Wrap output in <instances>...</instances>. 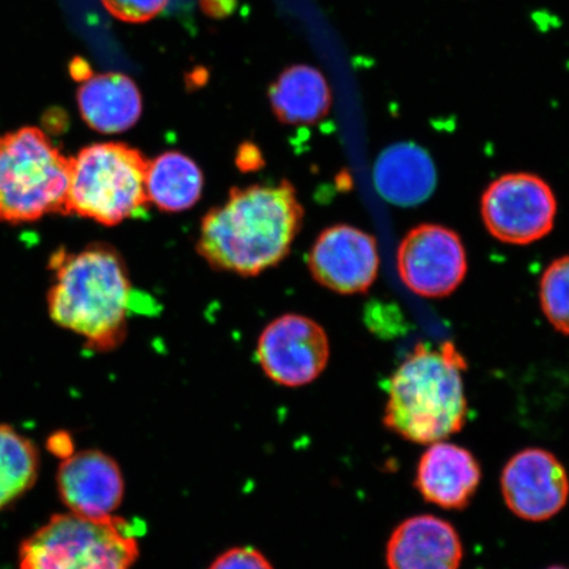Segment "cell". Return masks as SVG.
Masks as SVG:
<instances>
[{"label":"cell","mask_w":569,"mask_h":569,"mask_svg":"<svg viewBox=\"0 0 569 569\" xmlns=\"http://www.w3.org/2000/svg\"><path fill=\"white\" fill-rule=\"evenodd\" d=\"M303 208L289 181L234 188L202 219L198 252L212 268L258 276L290 252Z\"/></svg>","instance_id":"1"},{"label":"cell","mask_w":569,"mask_h":569,"mask_svg":"<svg viewBox=\"0 0 569 569\" xmlns=\"http://www.w3.org/2000/svg\"><path fill=\"white\" fill-rule=\"evenodd\" d=\"M49 315L57 326L87 340L92 351H110L127 336L132 288L120 254L109 246L56 253Z\"/></svg>","instance_id":"2"},{"label":"cell","mask_w":569,"mask_h":569,"mask_svg":"<svg viewBox=\"0 0 569 569\" xmlns=\"http://www.w3.org/2000/svg\"><path fill=\"white\" fill-rule=\"evenodd\" d=\"M466 359L447 341L416 346L391 376L383 425L410 443L430 446L461 431L468 402L461 372Z\"/></svg>","instance_id":"3"},{"label":"cell","mask_w":569,"mask_h":569,"mask_svg":"<svg viewBox=\"0 0 569 569\" xmlns=\"http://www.w3.org/2000/svg\"><path fill=\"white\" fill-rule=\"evenodd\" d=\"M71 159L39 128L0 137V222H34L67 213Z\"/></svg>","instance_id":"4"},{"label":"cell","mask_w":569,"mask_h":569,"mask_svg":"<svg viewBox=\"0 0 569 569\" xmlns=\"http://www.w3.org/2000/svg\"><path fill=\"white\" fill-rule=\"evenodd\" d=\"M134 526L122 518L57 515L20 546V569H131Z\"/></svg>","instance_id":"5"},{"label":"cell","mask_w":569,"mask_h":569,"mask_svg":"<svg viewBox=\"0 0 569 569\" xmlns=\"http://www.w3.org/2000/svg\"><path fill=\"white\" fill-rule=\"evenodd\" d=\"M147 160L123 142H98L71 159L67 213L117 226L148 203Z\"/></svg>","instance_id":"6"},{"label":"cell","mask_w":569,"mask_h":569,"mask_svg":"<svg viewBox=\"0 0 569 569\" xmlns=\"http://www.w3.org/2000/svg\"><path fill=\"white\" fill-rule=\"evenodd\" d=\"M558 213L557 197L543 178L532 173L498 177L483 191L481 217L502 243L528 246L549 234Z\"/></svg>","instance_id":"7"},{"label":"cell","mask_w":569,"mask_h":569,"mask_svg":"<svg viewBox=\"0 0 569 569\" xmlns=\"http://www.w3.org/2000/svg\"><path fill=\"white\" fill-rule=\"evenodd\" d=\"M397 270L412 293L423 298H445L466 279V248L459 234L448 227L419 224L398 247Z\"/></svg>","instance_id":"8"},{"label":"cell","mask_w":569,"mask_h":569,"mask_svg":"<svg viewBox=\"0 0 569 569\" xmlns=\"http://www.w3.org/2000/svg\"><path fill=\"white\" fill-rule=\"evenodd\" d=\"M330 341L322 326L300 315L270 322L258 341V360L270 380L287 388L309 386L323 373Z\"/></svg>","instance_id":"9"},{"label":"cell","mask_w":569,"mask_h":569,"mask_svg":"<svg viewBox=\"0 0 569 569\" xmlns=\"http://www.w3.org/2000/svg\"><path fill=\"white\" fill-rule=\"evenodd\" d=\"M501 492L505 503L518 518L530 522L549 521L568 502V473L552 452L526 448L505 465Z\"/></svg>","instance_id":"10"},{"label":"cell","mask_w":569,"mask_h":569,"mask_svg":"<svg viewBox=\"0 0 569 569\" xmlns=\"http://www.w3.org/2000/svg\"><path fill=\"white\" fill-rule=\"evenodd\" d=\"M308 267L319 284L336 293H366L379 276V248L371 233L353 226H332L312 244Z\"/></svg>","instance_id":"11"},{"label":"cell","mask_w":569,"mask_h":569,"mask_svg":"<svg viewBox=\"0 0 569 569\" xmlns=\"http://www.w3.org/2000/svg\"><path fill=\"white\" fill-rule=\"evenodd\" d=\"M56 482L62 503L70 513L82 517H110L124 497L122 469L98 450L71 453L63 459Z\"/></svg>","instance_id":"12"},{"label":"cell","mask_w":569,"mask_h":569,"mask_svg":"<svg viewBox=\"0 0 569 569\" xmlns=\"http://www.w3.org/2000/svg\"><path fill=\"white\" fill-rule=\"evenodd\" d=\"M481 482V467L471 451L458 445L432 443L418 461L415 486L423 500L446 510L471 503Z\"/></svg>","instance_id":"13"},{"label":"cell","mask_w":569,"mask_h":569,"mask_svg":"<svg viewBox=\"0 0 569 569\" xmlns=\"http://www.w3.org/2000/svg\"><path fill=\"white\" fill-rule=\"evenodd\" d=\"M461 539L450 522L422 515L397 526L388 540V569H459Z\"/></svg>","instance_id":"14"},{"label":"cell","mask_w":569,"mask_h":569,"mask_svg":"<svg viewBox=\"0 0 569 569\" xmlns=\"http://www.w3.org/2000/svg\"><path fill=\"white\" fill-rule=\"evenodd\" d=\"M437 180L431 156L412 142L383 149L373 168L377 193L400 208L427 201L437 188Z\"/></svg>","instance_id":"15"},{"label":"cell","mask_w":569,"mask_h":569,"mask_svg":"<svg viewBox=\"0 0 569 569\" xmlns=\"http://www.w3.org/2000/svg\"><path fill=\"white\" fill-rule=\"evenodd\" d=\"M77 102L84 123L104 134L131 130L142 113L138 84L122 73L90 76L78 89Z\"/></svg>","instance_id":"16"},{"label":"cell","mask_w":569,"mask_h":569,"mask_svg":"<svg viewBox=\"0 0 569 569\" xmlns=\"http://www.w3.org/2000/svg\"><path fill=\"white\" fill-rule=\"evenodd\" d=\"M277 119L288 126H311L330 112L332 94L322 71L310 66L284 69L269 89Z\"/></svg>","instance_id":"17"},{"label":"cell","mask_w":569,"mask_h":569,"mask_svg":"<svg viewBox=\"0 0 569 569\" xmlns=\"http://www.w3.org/2000/svg\"><path fill=\"white\" fill-rule=\"evenodd\" d=\"M202 191V170L189 156L168 151L147 160L146 194L148 203L159 210L182 212L194 208Z\"/></svg>","instance_id":"18"},{"label":"cell","mask_w":569,"mask_h":569,"mask_svg":"<svg viewBox=\"0 0 569 569\" xmlns=\"http://www.w3.org/2000/svg\"><path fill=\"white\" fill-rule=\"evenodd\" d=\"M39 469V451L32 440L9 425H0V510L33 488Z\"/></svg>","instance_id":"19"},{"label":"cell","mask_w":569,"mask_h":569,"mask_svg":"<svg viewBox=\"0 0 569 569\" xmlns=\"http://www.w3.org/2000/svg\"><path fill=\"white\" fill-rule=\"evenodd\" d=\"M539 301L553 329L569 336V254L552 261L545 270Z\"/></svg>","instance_id":"20"},{"label":"cell","mask_w":569,"mask_h":569,"mask_svg":"<svg viewBox=\"0 0 569 569\" xmlns=\"http://www.w3.org/2000/svg\"><path fill=\"white\" fill-rule=\"evenodd\" d=\"M104 9L127 23H144L167 9L169 0H101Z\"/></svg>","instance_id":"21"},{"label":"cell","mask_w":569,"mask_h":569,"mask_svg":"<svg viewBox=\"0 0 569 569\" xmlns=\"http://www.w3.org/2000/svg\"><path fill=\"white\" fill-rule=\"evenodd\" d=\"M209 569H274L266 555L253 547H234L219 555Z\"/></svg>","instance_id":"22"},{"label":"cell","mask_w":569,"mask_h":569,"mask_svg":"<svg viewBox=\"0 0 569 569\" xmlns=\"http://www.w3.org/2000/svg\"><path fill=\"white\" fill-rule=\"evenodd\" d=\"M49 451L57 455V457L67 459L71 453H74L73 440L67 432H57L48 440Z\"/></svg>","instance_id":"23"},{"label":"cell","mask_w":569,"mask_h":569,"mask_svg":"<svg viewBox=\"0 0 569 569\" xmlns=\"http://www.w3.org/2000/svg\"><path fill=\"white\" fill-rule=\"evenodd\" d=\"M238 0H201L204 13L212 18H224L230 16L237 6Z\"/></svg>","instance_id":"24"},{"label":"cell","mask_w":569,"mask_h":569,"mask_svg":"<svg viewBox=\"0 0 569 569\" xmlns=\"http://www.w3.org/2000/svg\"><path fill=\"white\" fill-rule=\"evenodd\" d=\"M240 149V153L238 156L239 167L241 170H252L258 167V163H261V154L258 151V148L253 146L246 147Z\"/></svg>","instance_id":"25"},{"label":"cell","mask_w":569,"mask_h":569,"mask_svg":"<svg viewBox=\"0 0 569 569\" xmlns=\"http://www.w3.org/2000/svg\"><path fill=\"white\" fill-rule=\"evenodd\" d=\"M546 569H569V567H566V566H551V567L546 568Z\"/></svg>","instance_id":"26"}]
</instances>
